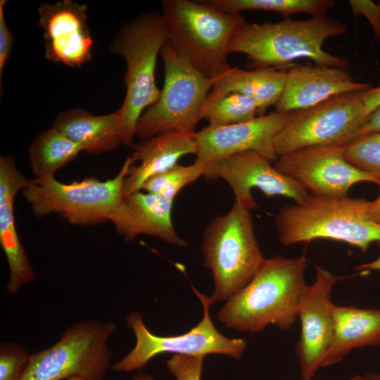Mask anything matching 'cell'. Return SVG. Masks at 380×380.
<instances>
[{
  "mask_svg": "<svg viewBox=\"0 0 380 380\" xmlns=\"http://www.w3.org/2000/svg\"><path fill=\"white\" fill-rule=\"evenodd\" d=\"M347 380H363V379H362V376L356 375Z\"/></svg>",
  "mask_w": 380,
  "mask_h": 380,
  "instance_id": "obj_39",
  "label": "cell"
},
{
  "mask_svg": "<svg viewBox=\"0 0 380 380\" xmlns=\"http://www.w3.org/2000/svg\"><path fill=\"white\" fill-rule=\"evenodd\" d=\"M83 148L54 127L38 134L30 145L29 159L35 179L54 177Z\"/></svg>",
  "mask_w": 380,
  "mask_h": 380,
  "instance_id": "obj_24",
  "label": "cell"
},
{
  "mask_svg": "<svg viewBox=\"0 0 380 380\" xmlns=\"http://www.w3.org/2000/svg\"><path fill=\"white\" fill-rule=\"evenodd\" d=\"M340 279L317 267L315 281L308 286L300 300L297 317L301 330L296 352L302 380H312L331 345L334 329L331 291Z\"/></svg>",
  "mask_w": 380,
  "mask_h": 380,
  "instance_id": "obj_13",
  "label": "cell"
},
{
  "mask_svg": "<svg viewBox=\"0 0 380 380\" xmlns=\"http://www.w3.org/2000/svg\"><path fill=\"white\" fill-rule=\"evenodd\" d=\"M87 4L72 0L39 6V26L43 30L47 60L71 68L90 61L94 42L87 23Z\"/></svg>",
  "mask_w": 380,
  "mask_h": 380,
  "instance_id": "obj_16",
  "label": "cell"
},
{
  "mask_svg": "<svg viewBox=\"0 0 380 380\" xmlns=\"http://www.w3.org/2000/svg\"><path fill=\"white\" fill-rule=\"evenodd\" d=\"M6 2V0L0 1V83L14 44L13 34L9 30L4 16V6Z\"/></svg>",
  "mask_w": 380,
  "mask_h": 380,
  "instance_id": "obj_32",
  "label": "cell"
},
{
  "mask_svg": "<svg viewBox=\"0 0 380 380\" xmlns=\"http://www.w3.org/2000/svg\"><path fill=\"white\" fill-rule=\"evenodd\" d=\"M333 338L320 367L340 362L351 350L380 346V310L334 305Z\"/></svg>",
  "mask_w": 380,
  "mask_h": 380,
  "instance_id": "obj_22",
  "label": "cell"
},
{
  "mask_svg": "<svg viewBox=\"0 0 380 380\" xmlns=\"http://www.w3.org/2000/svg\"><path fill=\"white\" fill-rule=\"evenodd\" d=\"M167 41L161 13H143L122 24L110 44L111 53L126 63L124 83L126 94L119 108L123 126L122 143L133 144L136 127L141 114L160 95L156 83L157 58Z\"/></svg>",
  "mask_w": 380,
  "mask_h": 380,
  "instance_id": "obj_5",
  "label": "cell"
},
{
  "mask_svg": "<svg viewBox=\"0 0 380 380\" xmlns=\"http://www.w3.org/2000/svg\"><path fill=\"white\" fill-rule=\"evenodd\" d=\"M133 148L129 156L132 165L123 182V198L141 191L146 179L171 168L182 156L198 153L195 133L175 132L141 140Z\"/></svg>",
  "mask_w": 380,
  "mask_h": 380,
  "instance_id": "obj_20",
  "label": "cell"
},
{
  "mask_svg": "<svg viewBox=\"0 0 380 380\" xmlns=\"http://www.w3.org/2000/svg\"><path fill=\"white\" fill-rule=\"evenodd\" d=\"M112 321L84 319L68 327L51 346L31 354L22 380H105L113 352Z\"/></svg>",
  "mask_w": 380,
  "mask_h": 380,
  "instance_id": "obj_7",
  "label": "cell"
},
{
  "mask_svg": "<svg viewBox=\"0 0 380 380\" xmlns=\"http://www.w3.org/2000/svg\"><path fill=\"white\" fill-rule=\"evenodd\" d=\"M379 248V257L372 262L365 263L359 265L356 267L357 270H360L362 272L372 271V270H380V241L378 242Z\"/></svg>",
  "mask_w": 380,
  "mask_h": 380,
  "instance_id": "obj_36",
  "label": "cell"
},
{
  "mask_svg": "<svg viewBox=\"0 0 380 380\" xmlns=\"http://www.w3.org/2000/svg\"><path fill=\"white\" fill-rule=\"evenodd\" d=\"M203 358L186 355H172L166 362V365L176 380H201Z\"/></svg>",
  "mask_w": 380,
  "mask_h": 380,
  "instance_id": "obj_30",
  "label": "cell"
},
{
  "mask_svg": "<svg viewBox=\"0 0 380 380\" xmlns=\"http://www.w3.org/2000/svg\"><path fill=\"white\" fill-rule=\"evenodd\" d=\"M362 99L367 111L371 114L380 108V86L369 88L362 92Z\"/></svg>",
  "mask_w": 380,
  "mask_h": 380,
  "instance_id": "obj_33",
  "label": "cell"
},
{
  "mask_svg": "<svg viewBox=\"0 0 380 380\" xmlns=\"http://www.w3.org/2000/svg\"><path fill=\"white\" fill-rule=\"evenodd\" d=\"M377 3H378V4H379V6H380V1H379Z\"/></svg>",
  "mask_w": 380,
  "mask_h": 380,
  "instance_id": "obj_41",
  "label": "cell"
},
{
  "mask_svg": "<svg viewBox=\"0 0 380 380\" xmlns=\"http://www.w3.org/2000/svg\"><path fill=\"white\" fill-rule=\"evenodd\" d=\"M31 354L21 345L12 341L0 343V380H22Z\"/></svg>",
  "mask_w": 380,
  "mask_h": 380,
  "instance_id": "obj_29",
  "label": "cell"
},
{
  "mask_svg": "<svg viewBox=\"0 0 380 380\" xmlns=\"http://www.w3.org/2000/svg\"><path fill=\"white\" fill-rule=\"evenodd\" d=\"M369 88V84L355 81L345 69L316 63L290 65L275 111L289 113L305 109L338 94Z\"/></svg>",
  "mask_w": 380,
  "mask_h": 380,
  "instance_id": "obj_17",
  "label": "cell"
},
{
  "mask_svg": "<svg viewBox=\"0 0 380 380\" xmlns=\"http://www.w3.org/2000/svg\"><path fill=\"white\" fill-rule=\"evenodd\" d=\"M369 215L375 222L380 224V194L374 201L369 202Z\"/></svg>",
  "mask_w": 380,
  "mask_h": 380,
  "instance_id": "obj_35",
  "label": "cell"
},
{
  "mask_svg": "<svg viewBox=\"0 0 380 380\" xmlns=\"http://www.w3.org/2000/svg\"><path fill=\"white\" fill-rule=\"evenodd\" d=\"M68 380H86V379H84L83 378H80V377H72V378H70V379H69Z\"/></svg>",
  "mask_w": 380,
  "mask_h": 380,
  "instance_id": "obj_40",
  "label": "cell"
},
{
  "mask_svg": "<svg viewBox=\"0 0 380 380\" xmlns=\"http://www.w3.org/2000/svg\"><path fill=\"white\" fill-rule=\"evenodd\" d=\"M347 25L327 16L294 20L284 18L272 23H246L232 39L228 51L247 55L255 68L282 67L300 58L347 70V58L325 51L322 45L330 37L343 35Z\"/></svg>",
  "mask_w": 380,
  "mask_h": 380,
  "instance_id": "obj_2",
  "label": "cell"
},
{
  "mask_svg": "<svg viewBox=\"0 0 380 380\" xmlns=\"http://www.w3.org/2000/svg\"><path fill=\"white\" fill-rule=\"evenodd\" d=\"M291 115V112L275 111L247 122L228 125H209L195 133L198 146L195 163L203 165L206 173L215 161L250 151L260 153L270 162L275 161L277 156L273 146L274 138Z\"/></svg>",
  "mask_w": 380,
  "mask_h": 380,
  "instance_id": "obj_15",
  "label": "cell"
},
{
  "mask_svg": "<svg viewBox=\"0 0 380 380\" xmlns=\"http://www.w3.org/2000/svg\"><path fill=\"white\" fill-rule=\"evenodd\" d=\"M305 268L303 255L265 258L250 282L221 308L218 320L239 331L260 332L270 324L289 329L308 287Z\"/></svg>",
  "mask_w": 380,
  "mask_h": 380,
  "instance_id": "obj_1",
  "label": "cell"
},
{
  "mask_svg": "<svg viewBox=\"0 0 380 380\" xmlns=\"http://www.w3.org/2000/svg\"><path fill=\"white\" fill-rule=\"evenodd\" d=\"M348 4L355 15H364L372 27L376 39L380 41V6L370 0H349Z\"/></svg>",
  "mask_w": 380,
  "mask_h": 380,
  "instance_id": "obj_31",
  "label": "cell"
},
{
  "mask_svg": "<svg viewBox=\"0 0 380 380\" xmlns=\"http://www.w3.org/2000/svg\"><path fill=\"white\" fill-rule=\"evenodd\" d=\"M376 132H380V108L370 114L368 120L359 129L353 139L365 134Z\"/></svg>",
  "mask_w": 380,
  "mask_h": 380,
  "instance_id": "obj_34",
  "label": "cell"
},
{
  "mask_svg": "<svg viewBox=\"0 0 380 380\" xmlns=\"http://www.w3.org/2000/svg\"><path fill=\"white\" fill-rule=\"evenodd\" d=\"M132 165L127 157L112 179L91 177L64 184L54 177L32 179L23 190L25 201L38 217L56 213L75 225H94L108 221L122 201L123 182Z\"/></svg>",
  "mask_w": 380,
  "mask_h": 380,
  "instance_id": "obj_9",
  "label": "cell"
},
{
  "mask_svg": "<svg viewBox=\"0 0 380 380\" xmlns=\"http://www.w3.org/2000/svg\"><path fill=\"white\" fill-rule=\"evenodd\" d=\"M192 289L203 307V314L198 324L185 334L163 336L153 334L146 326L138 311L129 313L125 318L136 338L134 348L124 357L113 363L116 372H131L143 369L153 357L165 354L186 355L203 357L212 354L224 355L239 359L246 349L244 338H228L215 327L210 316V298Z\"/></svg>",
  "mask_w": 380,
  "mask_h": 380,
  "instance_id": "obj_10",
  "label": "cell"
},
{
  "mask_svg": "<svg viewBox=\"0 0 380 380\" xmlns=\"http://www.w3.org/2000/svg\"><path fill=\"white\" fill-rule=\"evenodd\" d=\"M208 5L221 11L240 14L243 11H273L284 18L292 15L305 13L311 17L327 16L334 6L331 0H207Z\"/></svg>",
  "mask_w": 380,
  "mask_h": 380,
  "instance_id": "obj_25",
  "label": "cell"
},
{
  "mask_svg": "<svg viewBox=\"0 0 380 380\" xmlns=\"http://www.w3.org/2000/svg\"><path fill=\"white\" fill-rule=\"evenodd\" d=\"M346 160L379 182L380 186V132L359 137L345 144Z\"/></svg>",
  "mask_w": 380,
  "mask_h": 380,
  "instance_id": "obj_28",
  "label": "cell"
},
{
  "mask_svg": "<svg viewBox=\"0 0 380 380\" xmlns=\"http://www.w3.org/2000/svg\"><path fill=\"white\" fill-rule=\"evenodd\" d=\"M31 181L17 169L13 157H0V245L8 265L6 291L10 295L17 293L34 279V269L16 230L14 215L15 197Z\"/></svg>",
  "mask_w": 380,
  "mask_h": 380,
  "instance_id": "obj_18",
  "label": "cell"
},
{
  "mask_svg": "<svg viewBox=\"0 0 380 380\" xmlns=\"http://www.w3.org/2000/svg\"><path fill=\"white\" fill-rule=\"evenodd\" d=\"M160 55L164 84L158 100L138 120L135 136L141 140L164 132L196 133L203 103L213 88L212 80L180 57L167 42Z\"/></svg>",
  "mask_w": 380,
  "mask_h": 380,
  "instance_id": "obj_8",
  "label": "cell"
},
{
  "mask_svg": "<svg viewBox=\"0 0 380 380\" xmlns=\"http://www.w3.org/2000/svg\"><path fill=\"white\" fill-rule=\"evenodd\" d=\"M287 66L246 70L230 67L212 79L213 89L224 93H239L253 99L258 106V116L276 106L283 92Z\"/></svg>",
  "mask_w": 380,
  "mask_h": 380,
  "instance_id": "obj_23",
  "label": "cell"
},
{
  "mask_svg": "<svg viewBox=\"0 0 380 380\" xmlns=\"http://www.w3.org/2000/svg\"><path fill=\"white\" fill-rule=\"evenodd\" d=\"M362 92L338 94L314 106L292 111L274 138L277 156L308 147L351 141L370 115L362 102Z\"/></svg>",
  "mask_w": 380,
  "mask_h": 380,
  "instance_id": "obj_11",
  "label": "cell"
},
{
  "mask_svg": "<svg viewBox=\"0 0 380 380\" xmlns=\"http://www.w3.org/2000/svg\"><path fill=\"white\" fill-rule=\"evenodd\" d=\"M203 165L194 163L190 165L176 164L167 170L146 179L141 190L174 201L177 194L186 186L205 175Z\"/></svg>",
  "mask_w": 380,
  "mask_h": 380,
  "instance_id": "obj_27",
  "label": "cell"
},
{
  "mask_svg": "<svg viewBox=\"0 0 380 380\" xmlns=\"http://www.w3.org/2000/svg\"><path fill=\"white\" fill-rule=\"evenodd\" d=\"M363 380H380V372H369L362 376Z\"/></svg>",
  "mask_w": 380,
  "mask_h": 380,
  "instance_id": "obj_38",
  "label": "cell"
},
{
  "mask_svg": "<svg viewBox=\"0 0 380 380\" xmlns=\"http://www.w3.org/2000/svg\"><path fill=\"white\" fill-rule=\"evenodd\" d=\"M131 380H156V379L150 374L141 372L134 375Z\"/></svg>",
  "mask_w": 380,
  "mask_h": 380,
  "instance_id": "obj_37",
  "label": "cell"
},
{
  "mask_svg": "<svg viewBox=\"0 0 380 380\" xmlns=\"http://www.w3.org/2000/svg\"><path fill=\"white\" fill-rule=\"evenodd\" d=\"M203 265L214 281L211 304L227 301L255 276L264 257L255 235L251 211L234 201L230 210L205 228Z\"/></svg>",
  "mask_w": 380,
  "mask_h": 380,
  "instance_id": "obj_6",
  "label": "cell"
},
{
  "mask_svg": "<svg viewBox=\"0 0 380 380\" xmlns=\"http://www.w3.org/2000/svg\"><path fill=\"white\" fill-rule=\"evenodd\" d=\"M270 161L255 151H245L223 158L213 163L205 177L222 178L232 189L235 200L242 207L251 210L258 207L251 189L257 188L267 196H281L303 202L308 191L293 179L279 172Z\"/></svg>",
  "mask_w": 380,
  "mask_h": 380,
  "instance_id": "obj_14",
  "label": "cell"
},
{
  "mask_svg": "<svg viewBox=\"0 0 380 380\" xmlns=\"http://www.w3.org/2000/svg\"><path fill=\"white\" fill-rule=\"evenodd\" d=\"M161 5L167 42L180 57L211 80L231 67L228 49L247 23L242 15L203 1L163 0Z\"/></svg>",
  "mask_w": 380,
  "mask_h": 380,
  "instance_id": "obj_3",
  "label": "cell"
},
{
  "mask_svg": "<svg viewBox=\"0 0 380 380\" xmlns=\"http://www.w3.org/2000/svg\"><path fill=\"white\" fill-rule=\"evenodd\" d=\"M53 127L91 154L111 151L123 139L120 109L103 115H94L82 108L68 110L57 115Z\"/></svg>",
  "mask_w": 380,
  "mask_h": 380,
  "instance_id": "obj_21",
  "label": "cell"
},
{
  "mask_svg": "<svg viewBox=\"0 0 380 380\" xmlns=\"http://www.w3.org/2000/svg\"><path fill=\"white\" fill-rule=\"evenodd\" d=\"M365 199L314 195L302 203L286 205L275 218L279 241L284 246L328 239L355 246L365 253L380 241V224L369 215Z\"/></svg>",
  "mask_w": 380,
  "mask_h": 380,
  "instance_id": "obj_4",
  "label": "cell"
},
{
  "mask_svg": "<svg viewBox=\"0 0 380 380\" xmlns=\"http://www.w3.org/2000/svg\"><path fill=\"white\" fill-rule=\"evenodd\" d=\"M345 144L313 146L281 155L274 167L289 177L312 195L346 198L357 182L379 180L349 163L344 156Z\"/></svg>",
  "mask_w": 380,
  "mask_h": 380,
  "instance_id": "obj_12",
  "label": "cell"
},
{
  "mask_svg": "<svg viewBox=\"0 0 380 380\" xmlns=\"http://www.w3.org/2000/svg\"><path fill=\"white\" fill-rule=\"evenodd\" d=\"M172 206L173 201L139 191L123 198L108 215V220L126 241L145 234L160 238L170 245L186 246L187 242L173 226Z\"/></svg>",
  "mask_w": 380,
  "mask_h": 380,
  "instance_id": "obj_19",
  "label": "cell"
},
{
  "mask_svg": "<svg viewBox=\"0 0 380 380\" xmlns=\"http://www.w3.org/2000/svg\"><path fill=\"white\" fill-rule=\"evenodd\" d=\"M258 116V106L251 98L239 93H224L212 88L201 111L210 125H228L251 120Z\"/></svg>",
  "mask_w": 380,
  "mask_h": 380,
  "instance_id": "obj_26",
  "label": "cell"
}]
</instances>
